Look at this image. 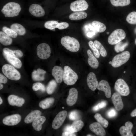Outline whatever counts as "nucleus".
Returning <instances> with one entry per match:
<instances>
[{"label":"nucleus","instance_id":"nucleus-10","mask_svg":"<svg viewBox=\"0 0 136 136\" xmlns=\"http://www.w3.org/2000/svg\"><path fill=\"white\" fill-rule=\"evenodd\" d=\"M88 4L85 0H77L71 3L70 5V9L74 12H78L86 10Z\"/></svg>","mask_w":136,"mask_h":136},{"label":"nucleus","instance_id":"nucleus-9","mask_svg":"<svg viewBox=\"0 0 136 136\" xmlns=\"http://www.w3.org/2000/svg\"><path fill=\"white\" fill-rule=\"evenodd\" d=\"M67 115L66 111H62L59 112L54 119L52 124V127L54 129H57L62 125L65 121Z\"/></svg>","mask_w":136,"mask_h":136},{"label":"nucleus","instance_id":"nucleus-47","mask_svg":"<svg viewBox=\"0 0 136 136\" xmlns=\"http://www.w3.org/2000/svg\"><path fill=\"white\" fill-rule=\"evenodd\" d=\"M7 82V79L4 76L0 73V82L1 83L5 84Z\"/></svg>","mask_w":136,"mask_h":136},{"label":"nucleus","instance_id":"nucleus-42","mask_svg":"<svg viewBox=\"0 0 136 136\" xmlns=\"http://www.w3.org/2000/svg\"><path fill=\"white\" fill-rule=\"evenodd\" d=\"M88 45L90 47L93 51L95 56L97 58H99L100 56V53L95 45L94 43L92 41H90L88 42Z\"/></svg>","mask_w":136,"mask_h":136},{"label":"nucleus","instance_id":"nucleus-33","mask_svg":"<svg viewBox=\"0 0 136 136\" xmlns=\"http://www.w3.org/2000/svg\"><path fill=\"white\" fill-rule=\"evenodd\" d=\"M93 43L101 56L103 57H106L107 55L106 51L101 43L97 40L94 41Z\"/></svg>","mask_w":136,"mask_h":136},{"label":"nucleus","instance_id":"nucleus-45","mask_svg":"<svg viewBox=\"0 0 136 136\" xmlns=\"http://www.w3.org/2000/svg\"><path fill=\"white\" fill-rule=\"evenodd\" d=\"M68 23L65 22H62L59 23L57 28L60 30H62L67 28L69 26Z\"/></svg>","mask_w":136,"mask_h":136},{"label":"nucleus","instance_id":"nucleus-43","mask_svg":"<svg viewBox=\"0 0 136 136\" xmlns=\"http://www.w3.org/2000/svg\"><path fill=\"white\" fill-rule=\"evenodd\" d=\"M69 119L72 120H76L80 118V115L79 112L76 111H71L69 115Z\"/></svg>","mask_w":136,"mask_h":136},{"label":"nucleus","instance_id":"nucleus-31","mask_svg":"<svg viewBox=\"0 0 136 136\" xmlns=\"http://www.w3.org/2000/svg\"><path fill=\"white\" fill-rule=\"evenodd\" d=\"M54 99L53 98H49L40 101L39 103V106L43 109L49 108L54 103Z\"/></svg>","mask_w":136,"mask_h":136},{"label":"nucleus","instance_id":"nucleus-46","mask_svg":"<svg viewBox=\"0 0 136 136\" xmlns=\"http://www.w3.org/2000/svg\"><path fill=\"white\" fill-rule=\"evenodd\" d=\"M116 114L115 110L112 108L109 110L107 113V115L109 118H111L115 117Z\"/></svg>","mask_w":136,"mask_h":136},{"label":"nucleus","instance_id":"nucleus-38","mask_svg":"<svg viewBox=\"0 0 136 136\" xmlns=\"http://www.w3.org/2000/svg\"><path fill=\"white\" fill-rule=\"evenodd\" d=\"M128 44V43L127 42L124 43L122 42H120L116 44L114 47L115 50L117 53L122 51L124 50Z\"/></svg>","mask_w":136,"mask_h":136},{"label":"nucleus","instance_id":"nucleus-37","mask_svg":"<svg viewBox=\"0 0 136 136\" xmlns=\"http://www.w3.org/2000/svg\"><path fill=\"white\" fill-rule=\"evenodd\" d=\"M59 23L56 21L51 20L46 22L44 24L45 27L47 29L53 30L57 28Z\"/></svg>","mask_w":136,"mask_h":136},{"label":"nucleus","instance_id":"nucleus-3","mask_svg":"<svg viewBox=\"0 0 136 136\" xmlns=\"http://www.w3.org/2000/svg\"><path fill=\"white\" fill-rule=\"evenodd\" d=\"M78 79L77 73L68 66L64 67L63 70V80L67 85L74 84Z\"/></svg>","mask_w":136,"mask_h":136},{"label":"nucleus","instance_id":"nucleus-2","mask_svg":"<svg viewBox=\"0 0 136 136\" xmlns=\"http://www.w3.org/2000/svg\"><path fill=\"white\" fill-rule=\"evenodd\" d=\"M61 45L69 51L76 52L79 50L80 45L76 39L69 36L62 37L61 40Z\"/></svg>","mask_w":136,"mask_h":136},{"label":"nucleus","instance_id":"nucleus-16","mask_svg":"<svg viewBox=\"0 0 136 136\" xmlns=\"http://www.w3.org/2000/svg\"><path fill=\"white\" fill-rule=\"evenodd\" d=\"M69 93L66 102L69 106H71L74 104L77 101L78 92L76 88H72L69 90Z\"/></svg>","mask_w":136,"mask_h":136},{"label":"nucleus","instance_id":"nucleus-32","mask_svg":"<svg viewBox=\"0 0 136 136\" xmlns=\"http://www.w3.org/2000/svg\"><path fill=\"white\" fill-rule=\"evenodd\" d=\"M92 25L98 32H104L106 29L105 25L103 23L97 21H94L92 22Z\"/></svg>","mask_w":136,"mask_h":136},{"label":"nucleus","instance_id":"nucleus-55","mask_svg":"<svg viewBox=\"0 0 136 136\" xmlns=\"http://www.w3.org/2000/svg\"><path fill=\"white\" fill-rule=\"evenodd\" d=\"M135 32L136 33V29H135Z\"/></svg>","mask_w":136,"mask_h":136},{"label":"nucleus","instance_id":"nucleus-22","mask_svg":"<svg viewBox=\"0 0 136 136\" xmlns=\"http://www.w3.org/2000/svg\"><path fill=\"white\" fill-rule=\"evenodd\" d=\"M46 72L44 70L40 68H38L36 70H34L32 73V78L34 81H43L45 79V75Z\"/></svg>","mask_w":136,"mask_h":136},{"label":"nucleus","instance_id":"nucleus-8","mask_svg":"<svg viewBox=\"0 0 136 136\" xmlns=\"http://www.w3.org/2000/svg\"><path fill=\"white\" fill-rule=\"evenodd\" d=\"M36 51L38 56L42 59H46L51 55L50 47L46 43H42L38 45L37 47Z\"/></svg>","mask_w":136,"mask_h":136},{"label":"nucleus","instance_id":"nucleus-56","mask_svg":"<svg viewBox=\"0 0 136 136\" xmlns=\"http://www.w3.org/2000/svg\"><path fill=\"white\" fill-rule=\"evenodd\" d=\"M125 72H126V71H124V73H125Z\"/></svg>","mask_w":136,"mask_h":136},{"label":"nucleus","instance_id":"nucleus-34","mask_svg":"<svg viewBox=\"0 0 136 136\" xmlns=\"http://www.w3.org/2000/svg\"><path fill=\"white\" fill-rule=\"evenodd\" d=\"M57 84L54 80H52L48 83L46 88L47 93L48 94H51L54 91L56 87Z\"/></svg>","mask_w":136,"mask_h":136},{"label":"nucleus","instance_id":"nucleus-24","mask_svg":"<svg viewBox=\"0 0 136 136\" xmlns=\"http://www.w3.org/2000/svg\"><path fill=\"white\" fill-rule=\"evenodd\" d=\"M87 53L88 56V62L89 65L92 68H97L99 66V62L98 60L94 56L90 50H88Z\"/></svg>","mask_w":136,"mask_h":136},{"label":"nucleus","instance_id":"nucleus-39","mask_svg":"<svg viewBox=\"0 0 136 136\" xmlns=\"http://www.w3.org/2000/svg\"><path fill=\"white\" fill-rule=\"evenodd\" d=\"M127 22L131 24H136V11L130 13L126 18Z\"/></svg>","mask_w":136,"mask_h":136},{"label":"nucleus","instance_id":"nucleus-26","mask_svg":"<svg viewBox=\"0 0 136 136\" xmlns=\"http://www.w3.org/2000/svg\"><path fill=\"white\" fill-rule=\"evenodd\" d=\"M84 125L83 122L81 120L74 121L70 127V132L74 133L80 131Z\"/></svg>","mask_w":136,"mask_h":136},{"label":"nucleus","instance_id":"nucleus-11","mask_svg":"<svg viewBox=\"0 0 136 136\" xmlns=\"http://www.w3.org/2000/svg\"><path fill=\"white\" fill-rule=\"evenodd\" d=\"M21 119V116L18 114L8 116L4 118L2 122L4 125L8 126H14L19 123Z\"/></svg>","mask_w":136,"mask_h":136},{"label":"nucleus","instance_id":"nucleus-20","mask_svg":"<svg viewBox=\"0 0 136 136\" xmlns=\"http://www.w3.org/2000/svg\"><path fill=\"white\" fill-rule=\"evenodd\" d=\"M9 104L12 106H16L19 107L22 106L25 102L24 99L14 95H9L8 98Z\"/></svg>","mask_w":136,"mask_h":136},{"label":"nucleus","instance_id":"nucleus-41","mask_svg":"<svg viewBox=\"0 0 136 136\" xmlns=\"http://www.w3.org/2000/svg\"><path fill=\"white\" fill-rule=\"evenodd\" d=\"M32 88L33 90L36 91L40 90L42 92H44L46 90L45 86L40 82H36L33 85Z\"/></svg>","mask_w":136,"mask_h":136},{"label":"nucleus","instance_id":"nucleus-14","mask_svg":"<svg viewBox=\"0 0 136 136\" xmlns=\"http://www.w3.org/2000/svg\"><path fill=\"white\" fill-rule=\"evenodd\" d=\"M97 88L98 90L104 92L105 96L107 98H109L111 97V88L107 81L104 80L101 81L98 83Z\"/></svg>","mask_w":136,"mask_h":136},{"label":"nucleus","instance_id":"nucleus-50","mask_svg":"<svg viewBox=\"0 0 136 136\" xmlns=\"http://www.w3.org/2000/svg\"><path fill=\"white\" fill-rule=\"evenodd\" d=\"M3 87V85L1 84V83H0V90Z\"/></svg>","mask_w":136,"mask_h":136},{"label":"nucleus","instance_id":"nucleus-44","mask_svg":"<svg viewBox=\"0 0 136 136\" xmlns=\"http://www.w3.org/2000/svg\"><path fill=\"white\" fill-rule=\"evenodd\" d=\"M107 103L106 101H102L95 106L92 109L95 111H97L100 109L105 107Z\"/></svg>","mask_w":136,"mask_h":136},{"label":"nucleus","instance_id":"nucleus-12","mask_svg":"<svg viewBox=\"0 0 136 136\" xmlns=\"http://www.w3.org/2000/svg\"><path fill=\"white\" fill-rule=\"evenodd\" d=\"M87 82L88 87L92 90H95L98 84L95 74L93 72L89 73L87 76Z\"/></svg>","mask_w":136,"mask_h":136},{"label":"nucleus","instance_id":"nucleus-48","mask_svg":"<svg viewBox=\"0 0 136 136\" xmlns=\"http://www.w3.org/2000/svg\"><path fill=\"white\" fill-rule=\"evenodd\" d=\"M62 136H76V135L74 133H72L69 132L65 131L62 133Z\"/></svg>","mask_w":136,"mask_h":136},{"label":"nucleus","instance_id":"nucleus-29","mask_svg":"<svg viewBox=\"0 0 136 136\" xmlns=\"http://www.w3.org/2000/svg\"><path fill=\"white\" fill-rule=\"evenodd\" d=\"M12 40L11 38L3 31L0 32V42L4 45L7 46L11 44Z\"/></svg>","mask_w":136,"mask_h":136},{"label":"nucleus","instance_id":"nucleus-28","mask_svg":"<svg viewBox=\"0 0 136 136\" xmlns=\"http://www.w3.org/2000/svg\"><path fill=\"white\" fill-rule=\"evenodd\" d=\"M3 51L6 54L17 58L21 57L23 56V53L19 50H13L8 48H5L3 49Z\"/></svg>","mask_w":136,"mask_h":136},{"label":"nucleus","instance_id":"nucleus-58","mask_svg":"<svg viewBox=\"0 0 136 136\" xmlns=\"http://www.w3.org/2000/svg\"><path fill=\"white\" fill-rule=\"evenodd\" d=\"M62 108H64L63 107Z\"/></svg>","mask_w":136,"mask_h":136},{"label":"nucleus","instance_id":"nucleus-51","mask_svg":"<svg viewBox=\"0 0 136 136\" xmlns=\"http://www.w3.org/2000/svg\"><path fill=\"white\" fill-rule=\"evenodd\" d=\"M3 102V100L1 97H0V104H1Z\"/></svg>","mask_w":136,"mask_h":136},{"label":"nucleus","instance_id":"nucleus-57","mask_svg":"<svg viewBox=\"0 0 136 136\" xmlns=\"http://www.w3.org/2000/svg\"><path fill=\"white\" fill-rule=\"evenodd\" d=\"M107 34H108V33H109V32H107Z\"/></svg>","mask_w":136,"mask_h":136},{"label":"nucleus","instance_id":"nucleus-19","mask_svg":"<svg viewBox=\"0 0 136 136\" xmlns=\"http://www.w3.org/2000/svg\"><path fill=\"white\" fill-rule=\"evenodd\" d=\"M52 74L56 82L60 83L63 80V71L61 67L55 66L52 69Z\"/></svg>","mask_w":136,"mask_h":136},{"label":"nucleus","instance_id":"nucleus-23","mask_svg":"<svg viewBox=\"0 0 136 136\" xmlns=\"http://www.w3.org/2000/svg\"><path fill=\"white\" fill-rule=\"evenodd\" d=\"M46 119L43 116H40L37 117L33 122L32 126L35 130L37 131H40L43 124L45 121Z\"/></svg>","mask_w":136,"mask_h":136},{"label":"nucleus","instance_id":"nucleus-40","mask_svg":"<svg viewBox=\"0 0 136 136\" xmlns=\"http://www.w3.org/2000/svg\"><path fill=\"white\" fill-rule=\"evenodd\" d=\"M2 30L3 31L11 38H15L17 36V34L13 30L6 26L3 27Z\"/></svg>","mask_w":136,"mask_h":136},{"label":"nucleus","instance_id":"nucleus-25","mask_svg":"<svg viewBox=\"0 0 136 136\" xmlns=\"http://www.w3.org/2000/svg\"><path fill=\"white\" fill-rule=\"evenodd\" d=\"M41 114V112L38 110L33 111L29 113L25 118L24 121L26 124L33 122L38 116Z\"/></svg>","mask_w":136,"mask_h":136},{"label":"nucleus","instance_id":"nucleus-18","mask_svg":"<svg viewBox=\"0 0 136 136\" xmlns=\"http://www.w3.org/2000/svg\"><path fill=\"white\" fill-rule=\"evenodd\" d=\"M90 130L97 135L104 136L106 134L105 130L102 125L98 122H94L89 126Z\"/></svg>","mask_w":136,"mask_h":136},{"label":"nucleus","instance_id":"nucleus-6","mask_svg":"<svg viewBox=\"0 0 136 136\" xmlns=\"http://www.w3.org/2000/svg\"><path fill=\"white\" fill-rule=\"evenodd\" d=\"M126 36V33L123 30L121 29H116L109 36L108 42L111 45L116 44L124 39Z\"/></svg>","mask_w":136,"mask_h":136},{"label":"nucleus","instance_id":"nucleus-27","mask_svg":"<svg viewBox=\"0 0 136 136\" xmlns=\"http://www.w3.org/2000/svg\"><path fill=\"white\" fill-rule=\"evenodd\" d=\"M87 16L86 13L84 11H78L72 13L69 16L71 20H78L86 18Z\"/></svg>","mask_w":136,"mask_h":136},{"label":"nucleus","instance_id":"nucleus-5","mask_svg":"<svg viewBox=\"0 0 136 136\" xmlns=\"http://www.w3.org/2000/svg\"><path fill=\"white\" fill-rule=\"evenodd\" d=\"M130 57V52L125 51L115 56L112 61L111 65L115 68L118 67L127 62Z\"/></svg>","mask_w":136,"mask_h":136},{"label":"nucleus","instance_id":"nucleus-15","mask_svg":"<svg viewBox=\"0 0 136 136\" xmlns=\"http://www.w3.org/2000/svg\"><path fill=\"white\" fill-rule=\"evenodd\" d=\"M113 103L117 110L119 111L122 110L124 107L121 95L117 92L114 93L111 97Z\"/></svg>","mask_w":136,"mask_h":136},{"label":"nucleus","instance_id":"nucleus-13","mask_svg":"<svg viewBox=\"0 0 136 136\" xmlns=\"http://www.w3.org/2000/svg\"><path fill=\"white\" fill-rule=\"evenodd\" d=\"M29 10L30 13L35 17H42L45 14V11L38 4L31 5L29 7Z\"/></svg>","mask_w":136,"mask_h":136},{"label":"nucleus","instance_id":"nucleus-53","mask_svg":"<svg viewBox=\"0 0 136 136\" xmlns=\"http://www.w3.org/2000/svg\"><path fill=\"white\" fill-rule=\"evenodd\" d=\"M135 43L136 44V38L135 39Z\"/></svg>","mask_w":136,"mask_h":136},{"label":"nucleus","instance_id":"nucleus-1","mask_svg":"<svg viewBox=\"0 0 136 136\" xmlns=\"http://www.w3.org/2000/svg\"><path fill=\"white\" fill-rule=\"evenodd\" d=\"M21 9L20 5L14 2L7 3L1 10L5 17H12L18 15Z\"/></svg>","mask_w":136,"mask_h":136},{"label":"nucleus","instance_id":"nucleus-4","mask_svg":"<svg viewBox=\"0 0 136 136\" xmlns=\"http://www.w3.org/2000/svg\"><path fill=\"white\" fill-rule=\"evenodd\" d=\"M2 71L4 74L8 78L13 80H18L21 78L19 72L14 67L8 64L3 66Z\"/></svg>","mask_w":136,"mask_h":136},{"label":"nucleus","instance_id":"nucleus-7","mask_svg":"<svg viewBox=\"0 0 136 136\" xmlns=\"http://www.w3.org/2000/svg\"><path fill=\"white\" fill-rule=\"evenodd\" d=\"M116 91L120 95L126 96L130 93L129 87L125 81L121 78L117 79L114 85Z\"/></svg>","mask_w":136,"mask_h":136},{"label":"nucleus","instance_id":"nucleus-49","mask_svg":"<svg viewBox=\"0 0 136 136\" xmlns=\"http://www.w3.org/2000/svg\"><path fill=\"white\" fill-rule=\"evenodd\" d=\"M131 116L132 117L136 116V109L133 111L131 113Z\"/></svg>","mask_w":136,"mask_h":136},{"label":"nucleus","instance_id":"nucleus-17","mask_svg":"<svg viewBox=\"0 0 136 136\" xmlns=\"http://www.w3.org/2000/svg\"><path fill=\"white\" fill-rule=\"evenodd\" d=\"M125 126H122L120 128L119 132L122 136H133L131 130L133 127L132 123L130 121L126 122Z\"/></svg>","mask_w":136,"mask_h":136},{"label":"nucleus","instance_id":"nucleus-36","mask_svg":"<svg viewBox=\"0 0 136 136\" xmlns=\"http://www.w3.org/2000/svg\"><path fill=\"white\" fill-rule=\"evenodd\" d=\"M94 117L102 126L105 128L107 127L109 124L108 121L103 118L101 114L99 113H96Z\"/></svg>","mask_w":136,"mask_h":136},{"label":"nucleus","instance_id":"nucleus-21","mask_svg":"<svg viewBox=\"0 0 136 136\" xmlns=\"http://www.w3.org/2000/svg\"><path fill=\"white\" fill-rule=\"evenodd\" d=\"M3 54L5 59L14 67L17 68H20L21 67L22 62L18 58L8 55L4 52Z\"/></svg>","mask_w":136,"mask_h":136},{"label":"nucleus","instance_id":"nucleus-52","mask_svg":"<svg viewBox=\"0 0 136 136\" xmlns=\"http://www.w3.org/2000/svg\"><path fill=\"white\" fill-rule=\"evenodd\" d=\"M109 63L110 64H111V63H112V61H110L109 62Z\"/></svg>","mask_w":136,"mask_h":136},{"label":"nucleus","instance_id":"nucleus-30","mask_svg":"<svg viewBox=\"0 0 136 136\" xmlns=\"http://www.w3.org/2000/svg\"><path fill=\"white\" fill-rule=\"evenodd\" d=\"M10 27L11 29L19 35H24L25 34L26 31L25 28L20 24L14 23L11 25Z\"/></svg>","mask_w":136,"mask_h":136},{"label":"nucleus","instance_id":"nucleus-35","mask_svg":"<svg viewBox=\"0 0 136 136\" xmlns=\"http://www.w3.org/2000/svg\"><path fill=\"white\" fill-rule=\"evenodd\" d=\"M112 5L115 6H124L129 5L130 0H110Z\"/></svg>","mask_w":136,"mask_h":136},{"label":"nucleus","instance_id":"nucleus-54","mask_svg":"<svg viewBox=\"0 0 136 136\" xmlns=\"http://www.w3.org/2000/svg\"><path fill=\"white\" fill-rule=\"evenodd\" d=\"M87 136H92L91 135H87Z\"/></svg>","mask_w":136,"mask_h":136}]
</instances>
